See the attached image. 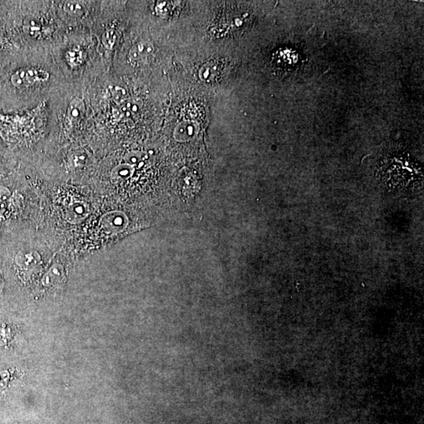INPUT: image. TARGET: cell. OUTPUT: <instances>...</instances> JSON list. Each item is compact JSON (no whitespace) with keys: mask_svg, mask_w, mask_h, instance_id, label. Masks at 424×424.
<instances>
[{"mask_svg":"<svg viewBox=\"0 0 424 424\" xmlns=\"http://www.w3.org/2000/svg\"><path fill=\"white\" fill-rule=\"evenodd\" d=\"M134 168L127 164H123L116 167L112 171V178L113 180L124 179L133 174Z\"/></svg>","mask_w":424,"mask_h":424,"instance_id":"obj_7","label":"cell"},{"mask_svg":"<svg viewBox=\"0 0 424 424\" xmlns=\"http://www.w3.org/2000/svg\"><path fill=\"white\" fill-rule=\"evenodd\" d=\"M116 40H117V33L113 30L104 32L101 37L103 45L109 50L113 47L116 43Z\"/></svg>","mask_w":424,"mask_h":424,"instance_id":"obj_13","label":"cell"},{"mask_svg":"<svg viewBox=\"0 0 424 424\" xmlns=\"http://www.w3.org/2000/svg\"><path fill=\"white\" fill-rule=\"evenodd\" d=\"M40 24L34 21H30L24 24V30L29 36H35L40 31Z\"/></svg>","mask_w":424,"mask_h":424,"instance_id":"obj_15","label":"cell"},{"mask_svg":"<svg viewBox=\"0 0 424 424\" xmlns=\"http://www.w3.org/2000/svg\"><path fill=\"white\" fill-rule=\"evenodd\" d=\"M11 83L17 88H27V80H26L25 69H20L13 74L11 76Z\"/></svg>","mask_w":424,"mask_h":424,"instance_id":"obj_12","label":"cell"},{"mask_svg":"<svg viewBox=\"0 0 424 424\" xmlns=\"http://www.w3.org/2000/svg\"><path fill=\"white\" fill-rule=\"evenodd\" d=\"M197 131V125L194 122L182 121L175 127L174 137L178 141H187L194 137Z\"/></svg>","mask_w":424,"mask_h":424,"instance_id":"obj_3","label":"cell"},{"mask_svg":"<svg viewBox=\"0 0 424 424\" xmlns=\"http://www.w3.org/2000/svg\"><path fill=\"white\" fill-rule=\"evenodd\" d=\"M148 156L146 154H143L142 152H137V151H133V152H129L126 156H125L124 160L127 162V165L133 167V165H139V167H142L143 165V161L147 159Z\"/></svg>","mask_w":424,"mask_h":424,"instance_id":"obj_9","label":"cell"},{"mask_svg":"<svg viewBox=\"0 0 424 424\" xmlns=\"http://www.w3.org/2000/svg\"><path fill=\"white\" fill-rule=\"evenodd\" d=\"M154 51V46L149 41H140L134 45L129 51V62L131 64L139 63L147 59Z\"/></svg>","mask_w":424,"mask_h":424,"instance_id":"obj_1","label":"cell"},{"mask_svg":"<svg viewBox=\"0 0 424 424\" xmlns=\"http://www.w3.org/2000/svg\"><path fill=\"white\" fill-rule=\"evenodd\" d=\"M83 55L81 49L74 47L66 53V60L69 65L75 67L82 62Z\"/></svg>","mask_w":424,"mask_h":424,"instance_id":"obj_11","label":"cell"},{"mask_svg":"<svg viewBox=\"0 0 424 424\" xmlns=\"http://www.w3.org/2000/svg\"><path fill=\"white\" fill-rule=\"evenodd\" d=\"M26 79H27L28 87L37 84V83L44 82L48 81L50 75L46 71L43 69H25Z\"/></svg>","mask_w":424,"mask_h":424,"instance_id":"obj_5","label":"cell"},{"mask_svg":"<svg viewBox=\"0 0 424 424\" xmlns=\"http://www.w3.org/2000/svg\"><path fill=\"white\" fill-rule=\"evenodd\" d=\"M220 72H222V69H220L219 64L210 62L202 68L200 72V76L203 81L208 82L218 76Z\"/></svg>","mask_w":424,"mask_h":424,"instance_id":"obj_6","label":"cell"},{"mask_svg":"<svg viewBox=\"0 0 424 424\" xmlns=\"http://www.w3.org/2000/svg\"><path fill=\"white\" fill-rule=\"evenodd\" d=\"M64 11L73 17H81L85 13V7L76 1H67L63 5Z\"/></svg>","mask_w":424,"mask_h":424,"instance_id":"obj_8","label":"cell"},{"mask_svg":"<svg viewBox=\"0 0 424 424\" xmlns=\"http://www.w3.org/2000/svg\"><path fill=\"white\" fill-rule=\"evenodd\" d=\"M2 287V279H1V276H0V288Z\"/></svg>","mask_w":424,"mask_h":424,"instance_id":"obj_16","label":"cell"},{"mask_svg":"<svg viewBox=\"0 0 424 424\" xmlns=\"http://www.w3.org/2000/svg\"><path fill=\"white\" fill-rule=\"evenodd\" d=\"M62 277V268L60 266L56 265L51 267L49 272L46 274L43 281L47 284H55L57 281H61Z\"/></svg>","mask_w":424,"mask_h":424,"instance_id":"obj_10","label":"cell"},{"mask_svg":"<svg viewBox=\"0 0 424 424\" xmlns=\"http://www.w3.org/2000/svg\"><path fill=\"white\" fill-rule=\"evenodd\" d=\"M10 196H11L10 190L7 187L0 186V216L7 209Z\"/></svg>","mask_w":424,"mask_h":424,"instance_id":"obj_14","label":"cell"},{"mask_svg":"<svg viewBox=\"0 0 424 424\" xmlns=\"http://www.w3.org/2000/svg\"><path fill=\"white\" fill-rule=\"evenodd\" d=\"M85 104L81 98L75 97L69 103L67 110V119L70 123H77L84 117Z\"/></svg>","mask_w":424,"mask_h":424,"instance_id":"obj_2","label":"cell"},{"mask_svg":"<svg viewBox=\"0 0 424 424\" xmlns=\"http://www.w3.org/2000/svg\"><path fill=\"white\" fill-rule=\"evenodd\" d=\"M40 258L36 252H19L16 256L17 265L22 268H31L36 267L40 262Z\"/></svg>","mask_w":424,"mask_h":424,"instance_id":"obj_4","label":"cell"}]
</instances>
